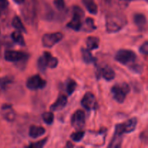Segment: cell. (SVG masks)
<instances>
[{
    "instance_id": "cell-1",
    "label": "cell",
    "mask_w": 148,
    "mask_h": 148,
    "mask_svg": "<svg viewBox=\"0 0 148 148\" xmlns=\"http://www.w3.org/2000/svg\"><path fill=\"white\" fill-rule=\"evenodd\" d=\"M127 24V17L120 12H111L106 17V27L109 33H116Z\"/></svg>"
},
{
    "instance_id": "cell-2",
    "label": "cell",
    "mask_w": 148,
    "mask_h": 148,
    "mask_svg": "<svg viewBox=\"0 0 148 148\" xmlns=\"http://www.w3.org/2000/svg\"><path fill=\"white\" fill-rule=\"evenodd\" d=\"M59 61L56 57H53L51 53L48 51H44L38 58L37 62V66L41 72H45L47 68L53 69L58 66Z\"/></svg>"
},
{
    "instance_id": "cell-3",
    "label": "cell",
    "mask_w": 148,
    "mask_h": 148,
    "mask_svg": "<svg viewBox=\"0 0 148 148\" xmlns=\"http://www.w3.org/2000/svg\"><path fill=\"white\" fill-rule=\"evenodd\" d=\"M85 15V12L79 6L72 7V18L66 24V27L75 31H79L81 30L82 25V20Z\"/></svg>"
},
{
    "instance_id": "cell-4",
    "label": "cell",
    "mask_w": 148,
    "mask_h": 148,
    "mask_svg": "<svg viewBox=\"0 0 148 148\" xmlns=\"http://www.w3.org/2000/svg\"><path fill=\"white\" fill-rule=\"evenodd\" d=\"M115 59L123 65H127L130 67L134 64L137 59L135 52L129 49H121L115 55Z\"/></svg>"
},
{
    "instance_id": "cell-5",
    "label": "cell",
    "mask_w": 148,
    "mask_h": 148,
    "mask_svg": "<svg viewBox=\"0 0 148 148\" xmlns=\"http://www.w3.org/2000/svg\"><path fill=\"white\" fill-rule=\"evenodd\" d=\"M130 88L128 84L123 82L120 84H116L111 88V93L114 100L119 103H122L126 99L127 94L130 92Z\"/></svg>"
},
{
    "instance_id": "cell-6",
    "label": "cell",
    "mask_w": 148,
    "mask_h": 148,
    "mask_svg": "<svg viewBox=\"0 0 148 148\" xmlns=\"http://www.w3.org/2000/svg\"><path fill=\"white\" fill-rule=\"evenodd\" d=\"M106 135L107 130L104 127L98 132H89V135L88 137L86 143L95 147L102 146L105 143Z\"/></svg>"
},
{
    "instance_id": "cell-7",
    "label": "cell",
    "mask_w": 148,
    "mask_h": 148,
    "mask_svg": "<svg viewBox=\"0 0 148 148\" xmlns=\"http://www.w3.org/2000/svg\"><path fill=\"white\" fill-rule=\"evenodd\" d=\"M137 124V119L134 117L121 124H116L115 127V132L123 135L124 134H129L135 130Z\"/></svg>"
},
{
    "instance_id": "cell-8",
    "label": "cell",
    "mask_w": 148,
    "mask_h": 148,
    "mask_svg": "<svg viewBox=\"0 0 148 148\" xmlns=\"http://www.w3.org/2000/svg\"><path fill=\"white\" fill-rule=\"evenodd\" d=\"M36 10V4L33 1L27 3L23 9H22V14L24 17L26 23L29 24H33L35 21L37 14Z\"/></svg>"
},
{
    "instance_id": "cell-9",
    "label": "cell",
    "mask_w": 148,
    "mask_h": 148,
    "mask_svg": "<svg viewBox=\"0 0 148 148\" xmlns=\"http://www.w3.org/2000/svg\"><path fill=\"white\" fill-rule=\"evenodd\" d=\"M64 36L62 33H46L42 37V44L45 48L50 49L53 46L60 42L63 38Z\"/></svg>"
},
{
    "instance_id": "cell-10",
    "label": "cell",
    "mask_w": 148,
    "mask_h": 148,
    "mask_svg": "<svg viewBox=\"0 0 148 148\" xmlns=\"http://www.w3.org/2000/svg\"><path fill=\"white\" fill-rule=\"evenodd\" d=\"M46 81L39 75H35L30 77L26 81V87L31 90L43 89L46 87Z\"/></svg>"
},
{
    "instance_id": "cell-11",
    "label": "cell",
    "mask_w": 148,
    "mask_h": 148,
    "mask_svg": "<svg viewBox=\"0 0 148 148\" xmlns=\"http://www.w3.org/2000/svg\"><path fill=\"white\" fill-rule=\"evenodd\" d=\"M28 55L23 51L7 50L4 52V59L10 62H19L27 60Z\"/></svg>"
},
{
    "instance_id": "cell-12",
    "label": "cell",
    "mask_w": 148,
    "mask_h": 148,
    "mask_svg": "<svg viewBox=\"0 0 148 148\" xmlns=\"http://www.w3.org/2000/svg\"><path fill=\"white\" fill-rule=\"evenodd\" d=\"M72 126L76 130H81L85 127V114L82 110H77L75 111L71 118Z\"/></svg>"
},
{
    "instance_id": "cell-13",
    "label": "cell",
    "mask_w": 148,
    "mask_h": 148,
    "mask_svg": "<svg viewBox=\"0 0 148 148\" xmlns=\"http://www.w3.org/2000/svg\"><path fill=\"white\" fill-rule=\"evenodd\" d=\"M81 104H82V107L88 111H92V110H95L97 108L96 98H95L94 94L90 92H87L84 95L83 98L81 101Z\"/></svg>"
},
{
    "instance_id": "cell-14",
    "label": "cell",
    "mask_w": 148,
    "mask_h": 148,
    "mask_svg": "<svg viewBox=\"0 0 148 148\" xmlns=\"http://www.w3.org/2000/svg\"><path fill=\"white\" fill-rule=\"evenodd\" d=\"M1 114L6 121L12 122L15 120L16 114L12 106L10 104H4L1 108Z\"/></svg>"
},
{
    "instance_id": "cell-15",
    "label": "cell",
    "mask_w": 148,
    "mask_h": 148,
    "mask_svg": "<svg viewBox=\"0 0 148 148\" xmlns=\"http://www.w3.org/2000/svg\"><path fill=\"white\" fill-rule=\"evenodd\" d=\"M134 23L138 30L141 32L147 30V17L143 13H137L134 15Z\"/></svg>"
},
{
    "instance_id": "cell-16",
    "label": "cell",
    "mask_w": 148,
    "mask_h": 148,
    "mask_svg": "<svg viewBox=\"0 0 148 148\" xmlns=\"http://www.w3.org/2000/svg\"><path fill=\"white\" fill-rule=\"evenodd\" d=\"M66 104H67V97L64 95H59V98L56 100V101L51 106L50 109L54 111H61L63 108H64Z\"/></svg>"
},
{
    "instance_id": "cell-17",
    "label": "cell",
    "mask_w": 148,
    "mask_h": 148,
    "mask_svg": "<svg viewBox=\"0 0 148 148\" xmlns=\"http://www.w3.org/2000/svg\"><path fill=\"white\" fill-rule=\"evenodd\" d=\"M98 74H99L100 77H103L106 81L113 80L116 77L115 72L108 66H106L101 68Z\"/></svg>"
},
{
    "instance_id": "cell-18",
    "label": "cell",
    "mask_w": 148,
    "mask_h": 148,
    "mask_svg": "<svg viewBox=\"0 0 148 148\" xmlns=\"http://www.w3.org/2000/svg\"><path fill=\"white\" fill-rule=\"evenodd\" d=\"M41 17L43 20H48V21H51L52 20L54 19L55 16V12L52 8L51 7V6L48 5L47 4H45L43 5V9L41 10Z\"/></svg>"
},
{
    "instance_id": "cell-19",
    "label": "cell",
    "mask_w": 148,
    "mask_h": 148,
    "mask_svg": "<svg viewBox=\"0 0 148 148\" xmlns=\"http://www.w3.org/2000/svg\"><path fill=\"white\" fill-rule=\"evenodd\" d=\"M46 133V130L42 127H38L36 125H32L29 130V136L31 138L36 139L41 137Z\"/></svg>"
},
{
    "instance_id": "cell-20",
    "label": "cell",
    "mask_w": 148,
    "mask_h": 148,
    "mask_svg": "<svg viewBox=\"0 0 148 148\" xmlns=\"http://www.w3.org/2000/svg\"><path fill=\"white\" fill-rule=\"evenodd\" d=\"M82 2L88 12L92 14H97L98 7L94 0H82Z\"/></svg>"
},
{
    "instance_id": "cell-21",
    "label": "cell",
    "mask_w": 148,
    "mask_h": 148,
    "mask_svg": "<svg viewBox=\"0 0 148 148\" xmlns=\"http://www.w3.org/2000/svg\"><path fill=\"white\" fill-rule=\"evenodd\" d=\"M81 53H82V57L84 62L86 64H95L96 62V58L92 56L90 50L88 49H84L82 48L81 49Z\"/></svg>"
},
{
    "instance_id": "cell-22",
    "label": "cell",
    "mask_w": 148,
    "mask_h": 148,
    "mask_svg": "<svg viewBox=\"0 0 148 148\" xmlns=\"http://www.w3.org/2000/svg\"><path fill=\"white\" fill-rule=\"evenodd\" d=\"M82 30L86 33H90V32L94 31L96 30L97 27L94 23V20L91 17H88L85 19V23H84L83 25H82Z\"/></svg>"
},
{
    "instance_id": "cell-23",
    "label": "cell",
    "mask_w": 148,
    "mask_h": 148,
    "mask_svg": "<svg viewBox=\"0 0 148 148\" xmlns=\"http://www.w3.org/2000/svg\"><path fill=\"white\" fill-rule=\"evenodd\" d=\"M99 38L98 37H95V36H90L86 40L87 47L90 51L98 49L99 47Z\"/></svg>"
},
{
    "instance_id": "cell-24",
    "label": "cell",
    "mask_w": 148,
    "mask_h": 148,
    "mask_svg": "<svg viewBox=\"0 0 148 148\" xmlns=\"http://www.w3.org/2000/svg\"><path fill=\"white\" fill-rule=\"evenodd\" d=\"M123 137L121 134H119L117 133H114V136L112 137V140L110 142L108 147L110 148H119L121 146L122 144Z\"/></svg>"
},
{
    "instance_id": "cell-25",
    "label": "cell",
    "mask_w": 148,
    "mask_h": 148,
    "mask_svg": "<svg viewBox=\"0 0 148 148\" xmlns=\"http://www.w3.org/2000/svg\"><path fill=\"white\" fill-rule=\"evenodd\" d=\"M12 25L13 27L15 29H17L18 31L21 32V33H27V30L25 27L24 25L22 23L21 20L18 16H14L12 19Z\"/></svg>"
},
{
    "instance_id": "cell-26",
    "label": "cell",
    "mask_w": 148,
    "mask_h": 148,
    "mask_svg": "<svg viewBox=\"0 0 148 148\" xmlns=\"http://www.w3.org/2000/svg\"><path fill=\"white\" fill-rule=\"evenodd\" d=\"M11 38L13 41L17 43V44L22 46H25V41L24 38H23V36L22 35L21 32L18 31V30L13 32L11 35Z\"/></svg>"
},
{
    "instance_id": "cell-27",
    "label": "cell",
    "mask_w": 148,
    "mask_h": 148,
    "mask_svg": "<svg viewBox=\"0 0 148 148\" xmlns=\"http://www.w3.org/2000/svg\"><path fill=\"white\" fill-rule=\"evenodd\" d=\"M77 87V82H75L74 79H68L66 85V90L68 95H72V94L75 91Z\"/></svg>"
},
{
    "instance_id": "cell-28",
    "label": "cell",
    "mask_w": 148,
    "mask_h": 148,
    "mask_svg": "<svg viewBox=\"0 0 148 148\" xmlns=\"http://www.w3.org/2000/svg\"><path fill=\"white\" fill-rule=\"evenodd\" d=\"M42 119L43 121L48 125H51L53 124V120H54V116L52 112H45L42 115Z\"/></svg>"
},
{
    "instance_id": "cell-29",
    "label": "cell",
    "mask_w": 148,
    "mask_h": 148,
    "mask_svg": "<svg viewBox=\"0 0 148 148\" xmlns=\"http://www.w3.org/2000/svg\"><path fill=\"white\" fill-rule=\"evenodd\" d=\"M13 79H14V78L11 76H7L4 77H1L0 78V87H1L2 89H6L7 87L13 82Z\"/></svg>"
},
{
    "instance_id": "cell-30",
    "label": "cell",
    "mask_w": 148,
    "mask_h": 148,
    "mask_svg": "<svg viewBox=\"0 0 148 148\" xmlns=\"http://www.w3.org/2000/svg\"><path fill=\"white\" fill-rule=\"evenodd\" d=\"M85 137V132L82 131H78L76 132H74L71 134L70 137L74 142L75 143H79L80 142L82 139Z\"/></svg>"
},
{
    "instance_id": "cell-31",
    "label": "cell",
    "mask_w": 148,
    "mask_h": 148,
    "mask_svg": "<svg viewBox=\"0 0 148 148\" xmlns=\"http://www.w3.org/2000/svg\"><path fill=\"white\" fill-rule=\"evenodd\" d=\"M53 4L58 11L64 12L66 10V4L64 0H54Z\"/></svg>"
},
{
    "instance_id": "cell-32",
    "label": "cell",
    "mask_w": 148,
    "mask_h": 148,
    "mask_svg": "<svg viewBox=\"0 0 148 148\" xmlns=\"http://www.w3.org/2000/svg\"><path fill=\"white\" fill-rule=\"evenodd\" d=\"M48 141V138H45L43 140H40L38 142H36V143H32L30 145H28L27 147H34V148H41L43 147L46 144Z\"/></svg>"
},
{
    "instance_id": "cell-33",
    "label": "cell",
    "mask_w": 148,
    "mask_h": 148,
    "mask_svg": "<svg viewBox=\"0 0 148 148\" xmlns=\"http://www.w3.org/2000/svg\"><path fill=\"white\" fill-rule=\"evenodd\" d=\"M140 52L143 55L147 56L148 54V42L145 41L140 47Z\"/></svg>"
},
{
    "instance_id": "cell-34",
    "label": "cell",
    "mask_w": 148,
    "mask_h": 148,
    "mask_svg": "<svg viewBox=\"0 0 148 148\" xmlns=\"http://www.w3.org/2000/svg\"><path fill=\"white\" fill-rule=\"evenodd\" d=\"M9 2L7 0H0V11L3 12L8 7Z\"/></svg>"
},
{
    "instance_id": "cell-35",
    "label": "cell",
    "mask_w": 148,
    "mask_h": 148,
    "mask_svg": "<svg viewBox=\"0 0 148 148\" xmlns=\"http://www.w3.org/2000/svg\"><path fill=\"white\" fill-rule=\"evenodd\" d=\"M13 1H14L15 3H17V4H23V3H24L26 0H13Z\"/></svg>"
},
{
    "instance_id": "cell-36",
    "label": "cell",
    "mask_w": 148,
    "mask_h": 148,
    "mask_svg": "<svg viewBox=\"0 0 148 148\" xmlns=\"http://www.w3.org/2000/svg\"><path fill=\"white\" fill-rule=\"evenodd\" d=\"M66 146H67V147H73V145L70 144V143H69V142H68L67 144H66Z\"/></svg>"
},
{
    "instance_id": "cell-37",
    "label": "cell",
    "mask_w": 148,
    "mask_h": 148,
    "mask_svg": "<svg viewBox=\"0 0 148 148\" xmlns=\"http://www.w3.org/2000/svg\"><path fill=\"white\" fill-rule=\"evenodd\" d=\"M1 11H0V15H1Z\"/></svg>"
}]
</instances>
